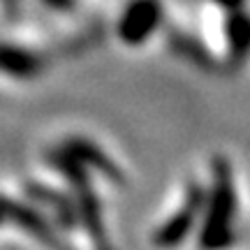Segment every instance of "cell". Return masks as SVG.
<instances>
[{"mask_svg":"<svg viewBox=\"0 0 250 250\" xmlns=\"http://www.w3.org/2000/svg\"><path fill=\"white\" fill-rule=\"evenodd\" d=\"M241 243L243 206L234 165L225 158H215L204 181V202L192 246L195 250H236Z\"/></svg>","mask_w":250,"mask_h":250,"instance_id":"6da1fadb","label":"cell"},{"mask_svg":"<svg viewBox=\"0 0 250 250\" xmlns=\"http://www.w3.org/2000/svg\"><path fill=\"white\" fill-rule=\"evenodd\" d=\"M202 202H204V181L190 179L183 186L174 206L155 225L151 234L153 246L158 250H179L192 243L202 213Z\"/></svg>","mask_w":250,"mask_h":250,"instance_id":"7a4b0ae2","label":"cell"},{"mask_svg":"<svg viewBox=\"0 0 250 250\" xmlns=\"http://www.w3.org/2000/svg\"><path fill=\"white\" fill-rule=\"evenodd\" d=\"M165 23V0H125L116 17V40L130 49L144 46Z\"/></svg>","mask_w":250,"mask_h":250,"instance_id":"3957f363","label":"cell"},{"mask_svg":"<svg viewBox=\"0 0 250 250\" xmlns=\"http://www.w3.org/2000/svg\"><path fill=\"white\" fill-rule=\"evenodd\" d=\"M44 67L40 54L14 42H0V81H33Z\"/></svg>","mask_w":250,"mask_h":250,"instance_id":"277c9868","label":"cell"}]
</instances>
